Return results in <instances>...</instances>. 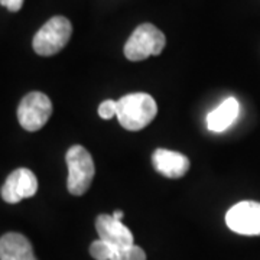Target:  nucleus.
<instances>
[{
	"instance_id": "obj_1",
	"label": "nucleus",
	"mask_w": 260,
	"mask_h": 260,
	"mask_svg": "<svg viewBox=\"0 0 260 260\" xmlns=\"http://www.w3.org/2000/svg\"><path fill=\"white\" fill-rule=\"evenodd\" d=\"M158 114V106L146 93L127 94L117 100V120L126 130L145 129Z\"/></svg>"
},
{
	"instance_id": "obj_2",
	"label": "nucleus",
	"mask_w": 260,
	"mask_h": 260,
	"mask_svg": "<svg viewBox=\"0 0 260 260\" xmlns=\"http://www.w3.org/2000/svg\"><path fill=\"white\" fill-rule=\"evenodd\" d=\"M67 168H68V179H67V188L71 195L85 194L93 182L94 160L90 152L80 145L71 146L67 152Z\"/></svg>"
},
{
	"instance_id": "obj_3",
	"label": "nucleus",
	"mask_w": 260,
	"mask_h": 260,
	"mask_svg": "<svg viewBox=\"0 0 260 260\" xmlns=\"http://www.w3.org/2000/svg\"><path fill=\"white\" fill-rule=\"evenodd\" d=\"M71 34V22L64 16H54L35 34L32 41L34 51L41 56L55 55L68 44Z\"/></svg>"
},
{
	"instance_id": "obj_4",
	"label": "nucleus",
	"mask_w": 260,
	"mask_h": 260,
	"mask_svg": "<svg viewBox=\"0 0 260 260\" xmlns=\"http://www.w3.org/2000/svg\"><path fill=\"white\" fill-rule=\"evenodd\" d=\"M167 44L165 35L152 23H143L133 30L124 45V56L129 61H143L159 55Z\"/></svg>"
},
{
	"instance_id": "obj_5",
	"label": "nucleus",
	"mask_w": 260,
	"mask_h": 260,
	"mask_svg": "<svg viewBox=\"0 0 260 260\" xmlns=\"http://www.w3.org/2000/svg\"><path fill=\"white\" fill-rule=\"evenodd\" d=\"M52 114V103L47 94L32 91L26 94L18 107V120L28 132L42 129Z\"/></svg>"
},
{
	"instance_id": "obj_6",
	"label": "nucleus",
	"mask_w": 260,
	"mask_h": 260,
	"mask_svg": "<svg viewBox=\"0 0 260 260\" xmlns=\"http://www.w3.org/2000/svg\"><path fill=\"white\" fill-rule=\"evenodd\" d=\"M225 224L232 232L243 236H260V203L242 201L225 214Z\"/></svg>"
},
{
	"instance_id": "obj_7",
	"label": "nucleus",
	"mask_w": 260,
	"mask_h": 260,
	"mask_svg": "<svg viewBox=\"0 0 260 260\" xmlns=\"http://www.w3.org/2000/svg\"><path fill=\"white\" fill-rule=\"evenodd\" d=\"M38 179L35 174L26 169L19 168L6 178L2 185V200L9 204H18L23 198H30L37 194Z\"/></svg>"
},
{
	"instance_id": "obj_8",
	"label": "nucleus",
	"mask_w": 260,
	"mask_h": 260,
	"mask_svg": "<svg viewBox=\"0 0 260 260\" xmlns=\"http://www.w3.org/2000/svg\"><path fill=\"white\" fill-rule=\"evenodd\" d=\"M95 230L99 234V239L110 243L120 250L133 244L132 232L120 220H116L113 215H109V214L99 215L95 220Z\"/></svg>"
},
{
	"instance_id": "obj_9",
	"label": "nucleus",
	"mask_w": 260,
	"mask_h": 260,
	"mask_svg": "<svg viewBox=\"0 0 260 260\" xmlns=\"http://www.w3.org/2000/svg\"><path fill=\"white\" fill-rule=\"evenodd\" d=\"M152 164L160 175L172 179L184 177L191 167L185 155L168 149H156L152 155Z\"/></svg>"
},
{
	"instance_id": "obj_10",
	"label": "nucleus",
	"mask_w": 260,
	"mask_h": 260,
	"mask_svg": "<svg viewBox=\"0 0 260 260\" xmlns=\"http://www.w3.org/2000/svg\"><path fill=\"white\" fill-rule=\"evenodd\" d=\"M0 260H38L34 247L23 234L6 233L0 239Z\"/></svg>"
},
{
	"instance_id": "obj_11",
	"label": "nucleus",
	"mask_w": 260,
	"mask_h": 260,
	"mask_svg": "<svg viewBox=\"0 0 260 260\" xmlns=\"http://www.w3.org/2000/svg\"><path fill=\"white\" fill-rule=\"evenodd\" d=\"M239 112H240V104L237 102V99H234V97L225 99L217 109L208 113V116H207L208 129L211 132H217V133L227 130L234 121L237 120Z\"/></svg>"
},
{
	"instance_id": "obj_12",
	"label": "nucleus",
	"mask_w": 260,
	"mask_h": 260,
	"mask_svg": "<svg viewBox=\"0 0 260 260\" xmlns=\"http://www.w3.org/2000/svg\"><path fill=\"white\" fill-rule=\"evenodd\" d=\"M120 249L102 239L95 240L90 246V254L95 260H120Z\"/></svg>"
},
{
	"instance_id": "obj_13",
	"label": "nucleus",
	"mask_w": 260,
	"mask_h": 260,
	"mask_svg": "<svg viewBox=\"0 0 260 260\" xmlns=\"http://www.w3.org/2000/svg\"><path fill=\"white\" fill-rule=\"evenodd\" d=\"M120 260H146V253L139 246L132 244L120 251Z\"/></svg>"
},
{
	"instance_id": "obj_14",
	"label": "nucleus",
	"mask_w": 260,
	"mask_h": 260,
	"mask_svg": "<svg viewBox=\"0 0 260 260\" xmlns=\"http://www.w3.org/2000/svg\"><path fill=\"white\" fill-rule=\"evenodd\" d=\"M99 116L104 120H110L112 117L117 116V102L114 100H104L99 106Z\"/></svg>"
},
{
	"instance_id": "obj_15",
	"label": "nucleus",
	"mask_w": 260,
	"mask_h": 260,
	"mask_svg": "<svg viewBox=\"0 0 260 260\" xmlns=\"http://www.w3.org/2000/svg\"><path fill=\"white\" fill-rule=\"evenodd\" d=\"M0 3H2V6H5L10 12H19L22 9L23 0H0Z\"/></svg>"
},
{
	"instance_id": "obj_16",
	"label": "nucleus",
	"mask_w": 260,
	"mask_h": 260,
	"mask_svg": "<svg viewBox=\"0 0 260 260\" xmlns=\"http://www.w3.org/2000/svg\"><path fill=\"white\" fill-rule=\"evenodd\" d=\"M112 215L116 218V220H120L121 221V220H123V217H124V213H123V211H114Z\"/></svg>"
}]
</instances>
